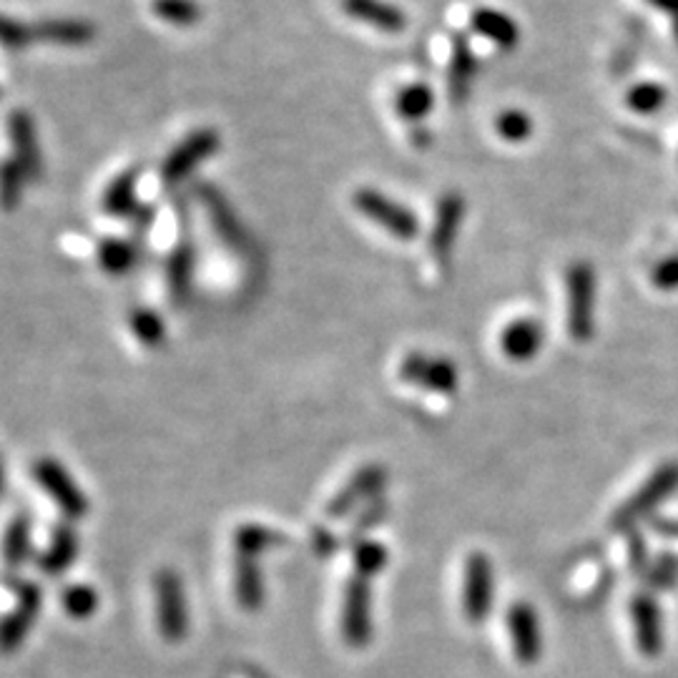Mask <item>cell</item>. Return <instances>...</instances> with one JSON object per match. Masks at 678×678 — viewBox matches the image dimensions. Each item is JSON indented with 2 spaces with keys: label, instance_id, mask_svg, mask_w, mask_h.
Segmentation results:
<instances>
[{
  "label": "cell",
  "instance_id": "obj_1",
  "mask_svg": "<svg viewBox=\"0 0 678 678\" xmlns=\"http://www.w3.org/2000/svg\"><path fill=\"white\" fill-rule=\"evenodd\" d=\"M352 206H355L357 214H363L375 227L388 231L392 239H400V242H412L420 234V221L415 214L407 206L394 202L392 196L382 194L380 188L359 186L352 194Z\"/></svg>",
  "mask_w": 678,
  "mask_h": 678
},
{
  "label": "cell",
  "instance_id": "obj_2",
  "mask_svg": "<svg viewBox=\"0 0 678 678\" xmlns=\"http://www.w3.org/2000/svg\"><path fill=\"white\" fill-rule=\"evenodd\" d=\"M221 149V134L211 126L194 128L192 134H186L174 149L166 153V159L161 161L159 179L166 188H174L188 176L194 174L196 166H202L206 159H211L214 153Z\"/></svg>",
  "mask_w": 678,
  "mask_h": 678
},
{
  "label": "cell",
  "instance_id": "obj_3",
  "mask_svg": "<svg viewBox=\"0 0 678 678\" xmlns=\"http://www.w3.org/2000/svg\"><path fill=\"white\" fill-rule=\"evenodd\" d=\"M153 600H157V625L169 643H179L188 633V604L184 583L171 568H164L153 578Z\"/></svg>",
  "mask_w": 678,
  "mask_h": 678
},
{
  "label": "cell",
  "instance_id": "obj_4",
  "mask_svg": "<svg viewBox=\"0 0 678 678\" xmlns=\"http://www.w3.org/2000/svg\"><path fill=\"white\" fill-rule=\"evenodd\" d=\"M342 636L355 648H365L372 639V590L370 578L355 573L342 594Z\"/></svg>",
  "mask_w": 678,
  "mask_h": 678
},
{
  "label": "cell",
  "instance_id": "obj_5",
  "mask_svg": "<svg viewBox=\"0 0 678 678\" xmlns=\"http://www.w3.org/2000/svg\"><path fill=\"white\" fill-rule=\"evenodd\" d=\"M33 478L68 520H81L89 515V497L58 460L41 458L33 462Z\"/></svg>",
  "mask_w": 678,
  "mask_h": 678
},
{
  "label": "cell",
  "instance_id": "obj_6",
  "mask_svg": "<svg viewBox=\"0 0 678 678\" xmlns=\"http://www.w3.org/2000/svg\"><path fill=\"white\" fill-rule=\"evenodd\" d=\"M400 380L407 384H417V388L430 390L437 394H450L458 390L460 372L448 357H433L423 355V352H410L398 367Z\"/></svg>",
  "mask_w": 678,
  "mask_h": 678
},
{
  "label": "cell",
  "instance_id": "obj_7",
  "mask_svg": "<svg viewBox=\"0 0 678 678\" xmlns=\"http://www.w3.org/2000/svg\"><path fill=\"white\" fill-rule=\"evenodd\" d=\"M462 219H466V199L458 192L440 196V202L435 206V221L430 231V254L440 272L448 269Z\"/></svg>",
  "mask_w": 678,
  "mask_h": 678
},
{
  "label": "cell",
  "instance_id": "obj_8",
  "mask_svg": "<svg viewBox=\"0 0 678 678\" xmlns=\"http://www.w3.org/2000/svg\"><path fill=\"white\" fill-rule=\"evenodd\" d=\"M493 606V565L483 553H470L462 578V613L470 623H483Z\"/></svg>",
  "mask_w": 678,
  "mask_h": 678
},
{
  "label": "cell",
  "instance_id": "obj_9",
  "mask_svg": "<svg viewBox=\"0 0 678 678\" xmlns=\"http://www.w3.org/2000/svg\"><path fill=\"white\" fill-rule=\"evenodd\" d=\"M199 196H202V202L206 206V214H209L214 234H217L221 242L227 244L229 252H234L239 256H246L249 254V234H246L242 221H239V217L234 214V209L229 206V202L217 192V188L206 186V184L199 188Z\"/></svg>",
  "mask_w": 678,
  "mask_h": 678
},
{
  "label": "cell",
  "instance_id": "obj_10",
  "mask_svg": "<svg viewBox=\"0 0 678 678\" xmlns=\"http://www.w3.org/2000/svg\"><path fill=\"white\" fill-rule=\"evenodd\" d=\"M590 317H594V272L588 264L576 262L568 269V324L573 337H588Z\"/></svg>",
  "mask_w": 678,
  "mask_h": 678
},
{
  "label": "cell",
  "instance_id": "obj_11",
  "mask_svg": "<svg viewBox=\"0 0 678 678\" xmlns=\"http://www.w3.org/2000/svg\"><path fill=\"white\" fill-rule=\"evenodd\" d=\"M384 480H388V473H384V468L380 466H367L363 470H357V473L349 478V483L327 503L324 515H327L330 520L345 518V515L355 510L359 503L370 501L372 495L380 493L384 487Z\"/></svg>",
  "mask_w": 678,
  "mask_h": 678
},
{
  "label": "cell",
  "instance_id": "obj_12",
  "mask_svg": "<svg viewBox=\"0 0 678 678\" xmlns=\"http://www.w3.org/2000/svg\"><path fill=\"white\" fill-rule=\"evenodd\" d=\"M340 8L352 21L370 25L388 36H400L407 28L405 11L390 0H340Z\"/></svg>",
  "mask_w": 678,
  "mask_h": 678
},
{
  "label": "cell",
  "instance_id": "obj_13",
  "mask_svg": "<svg viewBox=\"0 0 678 678\" xmlns=\"http://www.w3.org/2000/svg\"><path fill=\"white\" fill-rule=\"evenodd\" d=\"M8 131H11V141H13V151H15V161L25 169V174L31 179H38L43 171V153L38 146V136H36V124H33V118L28 111L15 108L11 111V116H8Z\"/></svg>",
  "mask_w": 678,
  "mask_h": 678
},
{
  "label": "cell",
  "instance_id": "obj_14",
  "mask_svg": "<svg viewBox=\"0 0 678 678\" xmlns=\"http://www.w3.org/2000/svg\"><path fill=\"white\" fill-rule=\"evenodd\" d=\"M43 594L36 583H21L19 586V606H15L13 613L5 616L3 621V648L11 654L15 646H21L23 639L28 636L33 621L41 611Z\"/></svg>",
  "mask_w": 678,
  "mask_h": 678
},
{
  "label": "cell",
  "instance_id": "obj_15",
  "mask_svg": "<svg viewBox=\"0 0 678 678\" xmlns=\"http://www.w3.org/2000/svg\"><path fill=\"white\" fill-rule=\"evenodd\" d=\"M234 594L244 611H260L264 604V576L260 553L237 551L234 548Z\"/></svg>",
  "mask_w": 678,
  "mask_h": 678
},
{
  "label": "cell",
  "instance_id": "obj_16",
  "mask_svg": "<svg viewBox=\"0 0 678 678\" xmlns=\"http://www.w3.org/2000/svg\"><path fill=\"white\" fill-rule=\"evenodd\" d=\"M475 71H478V61H475L473 48H470V41L462 36V33H455L450 68H448V96L455 106L466 103Z\"/></svg>",
  "mask_w": 678,
  "mask_h": 678
},
{
  "label": "cell",
  "instance_id": "obj_17",
  "mask_svg": "<svg viewBox=\"0 0 678 678\" xmlns=\"http://www.w3.org/2000/svg\"><path fill=\"white\" fill-rule=\"evenodd\" d=\"M470 28L478 33L480 38L491 41L493 46L503 50H513L520 41V28L508 13L495 11V8H475L470 13Z\"/></svg>",
  "mask_w": 678,
  "mask_h": 678
},
{
  "label": "cell",
  "instance_id": "obj_18",
  "mask_svg": "<svg viewBox=\"0 0 678 678\" xmlns=\"http://www.w3.org/2000/svg\"><path fill=\"white\" fill-rule=\"evenodd\" d=\"M33 36L54 46L79 48L96 38V25L85 19H46L33 23Z\"/></svg>",
  "mask_w": 678,
  "mask_h": 678
},
{
  "label": "cell",
  "instance_id": "obj_19",
  "mask_svg": "<svg viewBox=\"0 0 678 678\" xmlns=\"http://www.w3.org/2000/svg\"><path fill=\"white\" fill-rule=\"evenodd\" d=\"M139 166H131L111 179L106 192L101 196V211L108 217H131L141 209L136 202V186H139Z\"/></svg>",
  "mask_w": 678,
  "mask_h": 678
},
{
  "label": "cell",
  "instance_id": "obj_20",
  "mask_svg": "<svg viewBox=\"0 0 678 678\" xmlns=\"http://www.w3.org/2000/svg\"><path fill=\"white\" fill-rule=\"evenodd\" d=\"M543 342V330L536 320H515L501 332V349L505 357L522 363L530 359L540 349Z\"/></svg>",
  "mask_w": 678,
  "mask_h": 678
},
{
  "label": "cell",
  "instance_id": "obj_21",
  "mask_svg": "<svg viewBox=\"0 0 678 678\" xmlns=\"http://www.w3.org/2000/svg\"><path fill=\"white\" fill-rule=\"evenodd\" d=\"M508 625H510L515 656H518L522 664L536 660L540 643H538V623H536L533 611H530V606L526 604L513 606V611L508 616Z\"/></svg>",
  "mask_w": 678,
  "mask_h": 678
},
{
  "label": "cell",
  "instance_id": "obj_22",
  "mask_svg": "<svg viewBox=\"0 0 678 678\" xmlns=\"http://www.w3.org/2000/svg\"><path fill=\"white\" fill-rule=\"evenodd\" d=\"M192 277H194V244L192 239L184 237L179 239V244L171 252L166 262V281H169V295L174 297V302H184L192 291Z\"/></svg>",
  "mask_w": 678,
  "mask_h": 678
},
{
  "label": "cell",
  "instance_id": "obj_23",
  "mask_svg": "<svg viewBox=\"0 0 678 678\" xmlns=\"http://www.w3.org/2000/svg\"><path fill=\"white\" fill-rule=\"evenodd\" d=\"M394 114L407 124H423L435 108V91L427 83H407L394 93Z\"/></svg>",
  "mask_w": 678,
  "mask_h": 678
},
{
  "label": "cell",
  "instance_id": "obj_24",
  "mask_svg": "<svg viewBox=\"0 0 678 678\" xmlns=\"http://www.w3.org/2000/svg\"><path fill=\"white\" fill-rule=\"evenodd\" d=\"M76 555H79V538H76L71 526H61L38 558V565L46 576H61V573L68 571V565L76 561Z\"/></svg>",
  "mask_w": 678,
  "mask_h": 678
},
{
  "label": "cell",
  "instance_id": "obj_25",
  "mask_svg": "<svg viewBox=\"0 0 678 678\" xmlns=\"http://www.w3.org/2000/svg\"><path fill=\"white\" fill-rule=\"evenodd\" d=\"M96 260L99 267L103 272L114 274V277H122L136 267V260H139V249H136L128 239H103L96 249Z\"/></svg>",
  "mask_w": 678,
  "mask_h": 678
},
{
  "label": "cell",
  "instance_id": "obj_26",
  "mask_svg": "<svg viewBox=\"0 0 678 678\" xmlns=\"http://www.w3.org/2000/svg\"><path fill=\"white\" fill-rule=\"evenodd\" d=\"M151 13L174 28H192L204 19L202 5L196 0H151Z\"/></svg>",
  "mask_w": 678,
  "mask_h": 678
},
{
  "label": "cell",
  "instance_id": "obj_27",
  "mask_svg": "<svg viewBox=\"0 0 678 678\" xmlns=\"http://www.w3.org/2000/svg\"><path fill=\"white\" fill-rule=\"evenodd\" d=\"M128 327H131L134 337L141 342L143 347H159L161 342L166 340V324L164 317L159 312H153V309H134L131 317H128Z\"/></svg>",
  "mask_w": 678,
  "mask_h": 678
},
{
  "label": "cell",
  "instance_id": "obj_28",
  "mask_svg": "<svg viewBox=\"0 0 678 678\" xmlns=\"http://www.w3.org/2000/svg\"><path fill=\"white\" fill-rule=\"evenodd\" d=\"M31 555V522L25 515L13 518L5 533V565L8 571H19Z\"/></svg>",
  "mask_w": 678,
  "mask_h": 678
},
{
  "label": "cell",
  "instance_id": "obj_29",
  "mask_svg": "<svg viewBox=\"0 0 678 678\" xmlns=\"http://www.w3.org/2000/svg\"><path fill=\"white\" fill-rule=\"evenodd\" d=\"M495 134L508 143H522L533 136V118L520 108H508L495 116Z\"/></svg>",
  "mask_w": 678,
  "mask_h": 678
},
{
  "label": "cell",
  "instance_id": "obj_30",
  "mask_svg": "<svg viewBox=\"0 0 678 678\" xmlns=\"http://www.w3.org/2000/svg\"><path fill=\"white\" fill-rule=\"evenodd\" d=\"M352 565H355V573L359 576L372 578L388 565V548L377 543V540H363V543L352 548Z\"/></svg>",
  "mask_w": 678,
  "mask_h": 678
},
{
  "label": "cell",
  "instance_id": "obj_31",
  "mask_svg": "<svg viewBox=\"0 0 678 678\" xmlns=\"http://www.w3.org/2000/svg\"><path fill=\"white\" fill-rule=\"evenodd\" d=\"M61 604L68 616L76 618V621H85L99 611V594L85 583H73L64 590Z\"/></svg>",
  "mask_w": 678,
  "mask_h": 678
},
{
  "label": "cell",
  "instance_id": "obj_32",
  "mask_svg": "<svg viewBox=\"0 0 678 678\" xmlns=\"http://www.w3.org/2000/svg\"><path fill=\"white\" fill-rule=\"evenodd\" d=\"M281 543V536L274 533L272 528L267 526H242L234 533V548L237 551H252V553H264L269 551V548L279 545Z\"/></svg>",
  "mask_w": 678,
  "mask_h": 678
},
{
  "label": "cell",
  "instance_id": "obj_33",
  "mask_svg": "<svg viewBox=\"0 0 678 678\" xmlns=\"http://www.w3.org/2000/svg\"><path fill=\"white\" fill-rule=\"evenodd\" d=\"M25 179H31L25 174V169L15 159H8L0 171V184H3V206L8 211L15 209V204L21 202L23 196V184Z\"/></svg>",
  "mask_w": 678,
  "mask_h": 678
},
{
  "label": "cell",
  "instance_id": "obj_34",
  "mask_svg": "<svg viewBox=\"0 0 678 678\" xmlns=\"http://www.w3.org/2000/svg\"><path fill=\"white\" fill-rule=\"evenodd\" d=\"M0 38H3V46L11 50L28 48L36 36H33V23H23L15 19H3L0 23Z\"/></svg>",
  "mask_w": 678,
  "mask_h": 678
},
{
  "label": "cell",
  "instance_id": "obj_35",
  "mask_svg": "<svg viewBox=\"0 0 678 678\" xmlns=\"http://www.w3.org/2000/svg\"><path fill=\"white\" fill-rule=\"evenodd\" d=\"M629 101H631V108L641 111V114H654L656 108H660V103L666 101V91L654 83H641L639 89L631 93Z\"/></svg>",
  "mask_w": 678,
  "mask_h": 678
},
{
  "label": "cell",
  "instance_id": "obj_36",
  "mask_svg": "<svg viewBox=\"0 0 678 678\" xmlns=\"http://www.w3.org/2000/svg\"><path fill=\"white\" fill-rule=\"evenodd\" d=\"M656 285L666 287V289L678 287V256H674V260L664 262V264H660V267L656 269Z\"/></svg>",
  "mask_w": 678,
  "mask_h": 678
},
{
  "label": "cell",
  "instance_id": "obj_37",
  "mask_svg": "<svg viewBox=\"0 0 678 678\" xmlns=\"http://www.w3.org/2000/svg\"><path fill=\"white\" fill-rule=\"evenodd\" d=\"M656 8H676L678 11V0H654Z\"/></svg>",
  "mask_w": 678,
  "mask_h": 678
}]
</instances>
